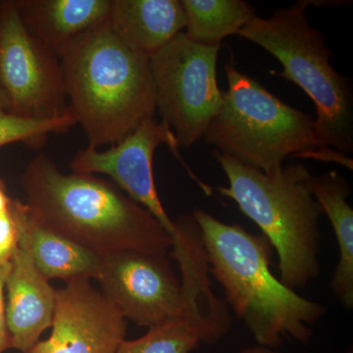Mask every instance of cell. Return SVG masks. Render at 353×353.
<instances>
[{
  "mask_svg": "<svg viewBox=\"0 0 353 353\" xmlns=\"http://www.w3.org/2000/svg\"><path fill=\"white\" fill-rule=\"evenodd\" d=\"M28 208L39 224L103 257L120 252L168 255L170 234L114 183L62 173L41 154L23 173Z\"/></svg>",
  "mask_w": 353,
  "mask_h": 353,
  "instance_id": "cell-1",
  "label": "cell"
},
{
  "mask_svg": "<svg viewBox=\"0 0 353 353\" xmlns=\"http://www.w3.org/2000/svg\"><path fill=\"white\" fill-rule=\"evenodd\" d=\"M201 233L209 273L226 303L245 323L257 345L277 348L285 340L308 343L310 327L326 308L285 287L271 270L273 248L263 234L227 224L201 209L192 212Z\"/></svg>",
  "mask_w": 353,
  "mask_h": 353,
  "instance_id": "cell-2",
  "label": "cell"
},
{
  "mask_svg": "<svg viewBox=\"0 0 353 353\" xmlns=\"http://www.w3.org/2000/svg\"><path fill=\"white\" fill-rule=\"evenodd\" d=\"M59 60L69 111L88 146L115 145L154 116L150 57L131 50L108 23L77 39Z\"/></svg>",
  "mask_w": 353,
  "mask_h": 353,
  "instance_id": "cell-3",
  "label": "cell"
},
{
  "mask_svg": "<svg viewBox=\"0 0 353 353\" xmlns=\"http://www.w3.org/2000/svg\"><path fill=\"white\" fill-rule=\"evenodd\" d=\"M212 154L229 181V187L215 190L260 228L277 252L281 282L292 290L307 287L321 274L323 211L308 188L310 172L297 163L267 175L216 150Z\"/></svg>",
  "mask_w": 353,
  "mask_h": 353,
  "instance_id": "cell-4",
  "label": "cell"
},
{
  "mask_svg": "<svg viewBox=\"0 0 353 353\" xmlns=\"http://www.w3.org/2000/svg\"><path fill=\"white\" fill-rule=\"evenodd\" d=\"M311 1H297L270 18L257 15L238 32L282 64L279 76L299 85L314 102L320 148L347 155L353 152V99L350 83L330 63L334 53L321 32L309 25Z\"/></svg>",
  "mask_w": 353,
  "mask_h": 353,
  "instance_id": "cell-5",
  "label": "cell"
},
{
  "mask_svg": "<svg viewBox=\"0 0 353 353\" xmlns=\"http://www.w3.org/2000/svg\"><path fill=\"white\" fill-rule=\"evenodd\" d=\"M225 69L228 90L203 137L216 152L273 175L285 157L321 148L312 116L288 105L233 64Z\"/></svg>",
  "mask_w": 353,
  "mask_h": 353,
  "instance_id": "cell-6",
  "label": "cell"
},
{
  "mask_svg": "<svg viewBox=\"0 0 353 353\" xmlns=\"http://www.w3.org/2000/svg\"><path fill=\"white\" fill-rule=\"evenodd\" d=\"M221 46H201L180 32L150 57L157 109L179 148H190L219 112L223 92L218 87Z\"/></svg>",
  "mask_w": 353,
  "mask_h": 353,
  "instance_id": "cell-7",
  "label": "cell"
},
{
  "mask_svg": "<svg viewBox=\"0 0 353 353\" xmlns=\"http://www.w3.org/2000/svg\"><path fill=\"white\" fill-rule=\"evenodd\" d=\"M167 256L120 252L101 257L95 280L125 319L150 329L213 294L208 273L180 281Z\"/></svg>",
  "mask_w": 353,
  "mask_h": 353,
  "instance_id": "cell-8",
  "label": "cell"
},
{
  "mask_svg": "<svg viewBox=\"0 0 353 353\" xmlns=\"http://www.w3.org/2000/svg\"><path fill=\"white\" fill-rule=\"evenodd\" d=\"M0 88L8 112L51 120L70 112L59 58L32 36L17 1L0 2Z\"/></svg>",
  "mask_w": 353,
  "mask_h": 353,
  "instance_id": "cell-9",
  "label": "cell"
},
{
  "mask_svg": "<svg viewBox=\"0 0 353 353\" xmlns=\"http://www.w3.org/2000/svg\"><path fill=\"white\" fill-rule=\"evenodd\" d=\"M167 145L178 154V143L173 132L164 122L146 118L132 134L120 143L101 150L88 146L77 153L71 169L76 173L101 174L112 179L128 196L152 213L176 241L180 230L165 211L160 201L153 175V157L158 146Z\"/></svg>",
  "mask_w": 353,
  "mask_h": 353,
  "instance_id": "cell-10",
  "label": "cell"
},
{
  "mask_svg": "<svg viewBox=\"0 0 353 353\" xmlns=\"http://www.w3.org/2000/svg\"><path fill=\"white\" fill-rule=\"evenodd\" d=\"M50 338L28 353H115L127 334L126 319L94 289L90 279H77L57 290Z\"/></svg>",
  "mask_w": 353,
  "mask_h": 353,
  "instance_id": "cell-11",
  "label": "cell"
},
{
  "mask_svg": "<svg viewBox=\"0 0 353 353\" xmlns=\"http://www.w3.org/2000/svg\"><path fill=\"white\" fill-rule=\"evenodd\" d=\"M6 324L10 348L28 353L52 326L57 290L17 245L6 282Z\"/></svg>",
  "mask_w": 353,
  "mask_h": 353,
  "instance_id": "cell-12",
  "label": "cell"
},
{
  "mask_svg": "<svg viewBox=\"0 0 353 353\" xmlns=\"http://www.w3.org/2000/svg\"><path fill=\"white\" fill-rule=\"evenodd\" d=\"M11 212L17 229V245L29 254L46 280L60 279L67 283L97 278L101 256L39 224L20 199H12Z\"/></svg>",
  "mask_w": 353,
  "mask_h": 353,
  "instance_id": "cell-13",
  "label": "cell"
},
{
  "mask_svg": "<svg viewBox=\"0 0 353 353\" xmlns=\"http://www.w3.org/2000/svg\"><path fill=\"white\" fill-rule=\"evenodd\" d=\"M228 311L226 303L213 294L145 336L122 341L115 353H190L201 343L214 345L231 327Z\"/></svg>",
  "mask_w": 353,
  "mask_h": 353,
  "instance_id": "cell-14",
  "label": "cell"
},
{
  "mask_svg": "<svg viewBox=\"0 0 353 353\" xmlns=\"http://www.w3.org/2000/svg\"><path fill=\"white\" fill-rule=\"evenodd\" d=\"M23 22L58 58L77 39L108 24L111 0H19Z\"/></svg>",
  "mask_w": 353,
  "mask_h": 353,
  "instance_id": "cell-15",
  "label": "cell"
},
{
  "mask_svg": "<svg viewBox=\"0 0 353 353\" xmlns=\"http://www.w3.org/2000/svg\"><path fill=\"white\" fill-rule=\"evenodd\" d=\"M185 23L180 0H111L109 27L131 50L148 57L182 32Z\"/></svg>",
  "mask_w": 353,
  "mask_h": 353,
  "instance_id": "cell-16",
  "label": "cell"
},
{
  "mask_svg": "<svg viewBox=\"0 0 353 353\" xmlns=\"http://www.w3.org/2000/svg\"><path fill=\"white\" fill-rule=\"evenodd\" d=\"M308 188L323 213L328 216L338 243L340 259L330 283V289L343 307L352 310L353 209L347 202L352 188L336 171L320 176L311 175Z\"/></svg>",
  "mask_w": 353,
  "mask_h": 353,
  "instance_id": "cell-17",
  "label": "cell"
},
{
  "mask_svg": "<svg viewBox=\"0 0 353 353\" xmlns=\"http://www.w3.org/2000/svg\"><path fill=\"white\" fill-rule=\"evenodd\" d=\"M181 3L187 20L185 34L201 46H221L255 15L243 0H181Z\"/></svg>",
  "mask_w": 353,
  "mask_h": 353,
  "instance_id": "cell-18",
  "label": "cell"
},
{
  "mask_svg": "<svg viewBox=\"0 0 353 353\" xmlns=\"http://www.w3.org/2000/svg\"><path fill=\"white\" fill-rule=\"evenodd\" d=\"M77 124L71 113L51 120H32L0 111V148L22 143L34 150L43 148L50 134L65 132Z\"/></svg>",
  "mask_w": 353,
  "mask_h": 353,
  "instance_id": "cell-19",
  "label": "cell"
},
{
  "mask_svg": "<svg viewBox=\"0 0 353 353\" xmlns=\"http://www.w3.org/2000/svg\"><path fill=\"white\" fill-rule=\"evenodd\" d=\"M17 243V229L10 205L8 210L0 212V263L11 262Z\"/></svg>",
  "mask_w": 353,
  "mask_h": 353,
  "instance_id": "cell-20",
  "label": "cell"
},
{
  "mask_svg": "<svg viewBox=\"0 0 353 353\" xmlns=\"http://www.w3.org/2000/svg\"><path fill=\"white\" fill-rule=\"evenodd\" d=\"M11 269V262L0 263V353L10 348V338L6 324V292L7 278Z\"/></svg>",
  "mask_w": 353,
  "mask_h": 353,
  "instance_id": "cell-21",
  "label": "cell"
},
{
  "mask_svg": "<svg viewBox=\"0 0 353 353\" xmlns=\"http://www.w3.org/2000/svg\"><path fill=\"white\" fill-rule=\"evenodd\" d=\"M11 201H12V199L7 194L4 183L0 180V212L8 210L10 208Z\"/></svg>",
  "mask_w": 353,
  "mask_h": 353,
  "instance_id": "cell-22",
  "label": "cell"
},
{
  "mask_svg": "<svg viewBox=\"0 0 353 353\" xmlns=\"http://www.w3.org/2000/svg\"><path fill=\"white\" fill-rule=\"evenodd\" d=\"M240 353H278L274 348L264 347V345H254L241 350Z\"/></svg>",
  "mask_w": 353,
  "mask_h": 353,
  "instance_id": "cell-23",
  "label": "cell"
},
{
  "mask_svg": "<svg viewBox=\"0 0 353 353\" xmlns=\"http://www.w3.org/2000/svg\"><path fill=\"white\" fill-rule=\"evenodd\" d=\"M0 111H7L8 112V101L2 88H0Z\"/></svg>",
  "mask_w": 353,
  "mask_h": 353,
  "instance_id": "cell-24",
  "label": "cell"
}]
</instances>
